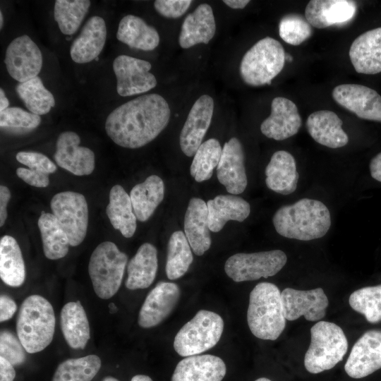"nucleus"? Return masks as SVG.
<instances>
[{"label":"nucleus","instance_id":"1","mask_svg":"<svg viewBox=\"0 0 381 381\" xmlns=\"http://www.w3.org/2000/svg\"><path fill=\"white\" fill-rule=\"evenodd\" d=\"M171 110L159 94H146L114 109L107 116L105 131L116 145L141 147L155 139L169 123Z\"/></svg>","mask_w":381,"mask_h":381},{"label":"nucleus","instance_id":"2","mask_svg":"<svg viewBox=\"0 0 381 381\" xmlns=\"http://www.w3.org/2000/svg\"><path fill=\"white\" fill-rule=\"evenodd\" d=\"M272 223L283 237L311 241L326 235L332 219L328 207L322 202L305 198L279 207L272 217Z\"/></svg>","mask_w":381,"mask_h":381},{"label":"nucleus","instance_id":"3","mask_svg":"<svg viewBox=\"0 0 381 381\" xmlns=\"http://www.w3.org/2000/svg\"><path fill=\"white\" fill-rule=\"evenodd\" d=\"M281 292L270 282L258 284L251 291L247 322L252 334L264 340H275L286 326Z\"/></svg>","mask_w":381,"mask_h":381},{"label":"nucleus","instance_id":"4","mask_svg":"<svg viewBox=\"0 0 381 381\" xmlns=\"http://www.w3.org/2000/svg\"><path fill=\"white\" fill-rule=\"evenodd\" d=\"M55 315L52 304L34 294L23 301L16 321V332L26 352L35 353L52 342L55 330Z\"/></svg>","mask_w":381,"mask_h":381},{"label":"nucleus","instance_id":"5","mask_svg":"<svg viewBox=\"0 0 381 381\" xmlns=\"http://www.w3.org/2000/svg\"><path fill=\"white\" fill-rule=\"evenodd\" d=\"M348 350L343 329L327 321H319L310 329V343L304 356L308 372L317 374L334 368Z\"/></svg>","mask_w":381,"mask_h":381},{"label":"nucleus","instance_id":"6","mask_svg":"<svg viewBox=\"0 0 381 381\" xmlns=\"http://www.w3.org/2000/svg\"><path fill=\"white\" fill-rule=\"evenodd\" d=\"M285 55L279 41L270 37L261 39L241 59L239 72L242 80L250 86L270 84L284 68Z\"/></svg>","mask_w":381,"mask_h":381},{"label":"nucleus","instance_id":"7","mask_svg":"<svg viewBox=\"0 0 381 381\" xmlns=\"http://www.w3.org/2000/svg\"><path fill=\"white\" fill-rule=\"evenodd\" d=\"M128 256L111 241L99 244L93 250L88 272L93 289L98 297L109 299L119 289Z\"/></svg>","mask_w":381,"mask_h":381},{"label":"nucleus","instance_id":"8","mask_svg":"<svg viewBox=\"0 0 381 381\" xmlns=\"http://www.w3.org/2000/svg\"><path fill=\"white\" fill-rule=\"evenodd\" d=\"M223 330L224 320L219 315L200 310L177 332L174 350L181 356L198 355L214 347Z\"/></svg>","mask_w":381,"mask_h":381},{"label":"nucleus","instance_id":"9","mask_svg":"<svg viewBox=\"0 0 381 381\" xmlns=\"http://www.w3.org/2000/svg\"><path fill=\"white\" fill-rule=\"evenodd\" d=\"M286 262V253L280 250L239 253L227 259L224 271L236 282L254 281L275 275Z\"/></svg>","mask_w":381,"mask_h":381},{"label":"nucleus","instance_id":"10","mask_svg":"<svg viewBox=\"0 0 381 381\" xmlns=\"http://www.w3.org/2000/svg\"><path fill=\"white\" fill-rule=\"evenodd\" d=\"M50 207L66 234L70 245H80L85 238L88 225V207L85 196L73 191L60 192L52 197Z\"/></svg>","mask_w":381,"mask_h":381},{"label":"nucleus","instance_id":"11","mask_svg":"<svg viewBox=\"0 0 381 381\" xmlns=\"http://www.w3.org/2000/svg\"><path fill=\"white\" fill-rule=\"evenodd\" d=\"M151 68L147 61L124 54L118 56L113 62L118 94L122 97L132 96L155 87L157 82L150 72Z\"/></svg>","mask_w":381,"mask_h":381},{"label":"nucleus","instance_id":"12","mask_svg":"<svg viewBox=\"0 0 381 381\" xmlns=\"http://www.w3.org/2000/svg\"><path fill=\"white\" fill-rule=\"evenodd\" d=\"M4 63L9 75L19 83L37 77L42 67L38 46L26 35L15 38L7 47Z\"/></svg>","mask_w":381,"mask_h":381},{"label":"nucleus","instance_id":"13","mask_svg":"<svg viewBox=\"0 0 381 381\" xmlns=\"http://www.w3.org/2000/svg\"><path fill=\"white\" fill-rule=\"evenodd\" d=\"M286 320L293 321L303 316L308 321L322 319L328 306V298L322 288L307 291L286 288L281 292Z\"/></svg>","mask_w":381,"mask_h":381},{"label":"nucleus","instance_id":"14","mask_svg":"<svg viewBox=\"0 0 381 381\" xmlns=\"http://www.w3.org/2000/svg\"><path fill=\"white\" fill-rule=\"evenodd\" d=\"M380 368L381 330H368L353 344L344 370L349 377L359 379Z\"/></svg>","mask_w":381,"mask_h":381},{"label":"nucleus","instance_id":"15","mask_svg":"<svg viewBox=\"0 0 381 381\" xmlns=\"http://www.w3.org/2000/svg\"><path fill=\"white\" fill-rule=\"evenodd\" d=\"M334 99L358 118L381 122V96L373 89L358 84H342L332 91Z\"/></svg>","mask_w":381,"mask_h":381},{"label":"nucleus","instance_id":"16","mask_svg":"<svg viewBox=\"0 0 381 381\" xmlns=\"http://www.w3.org/2000/svg\"><path fill=\"white\" fill-rule=\"evenodd\" d=\"M214 111V100L208 95H201L193 104L179 136L182 152L188 157L194 156L202 144Z\"/></svg>","mask_w":381,"mask_h":381},{"label":"nucleus","instance_id":"17","mask_svg":"<svg viewBox=\"0 0 381 381\" xmlns=\"http://www.w3.org/2000/svg\"><path fill=\"white\" fill-rule=\"evenodd\" d=\"M180 297V289L173 282H160L147 294L140 308L138 322L143 328L155 327L173 311Z\"/></svg>","mask_w":381,"mask_h":381},{"label":"nucleus","instance_id":"18","mask_svg":"<svg viewBox=\"0 0 381 381\" xmlns=\"http://www.w3.org/2000/svg\"><path fill=\"white\" fill-rule=\"evenodd\" d=\"M80 143L76 133H61L56 140L54 159L58 166L74 175H89L95 169V154L90 149L80 146Z\"/></svg>","mask_w":381,"mask_h":381},{"label":"nucleus","instance_id":"19","mask_svg":"<svg viewBox=\"0 0 381 381\" xmlns=\"http://www.w3.org/2000/svg\"><path fill=\"white\" fill-rule=\"evenodd\" d=\"M244 157L243 148L238 138H231L225 143L217 167V176L232 195L242 193L248 184Z\"/></svg>","mask_w":381,"mask_h":381},{"label":"nucleus","instance_id":"20","mask_svg":"<svg viewBox=\"0 0 381 381\" xmlns=\"http://www.w3.org/2000/svg\"><path fill=\"white\" fill-rule=\"evenodd\" d=\"M302 124L298 108L291 100L277 97L271 103V114L260 125L262 133L275 140L296 135Z\"/></svg>","mask_w":381,"mask_h":381},{"label":"nucleus","instance_id":"21","mask_svg":"<svg viewBox=\"0 0 381 381\" xmlns=\"http://www.w3.org/2000/svg\"><path fill=\"white\" fill-rule=\"evenodd\" d=\"M226 372L221 358L211 354L193 355L179 362L171 381H222Z\"/></svg>","mask_w":381,"mask_h":381},{"label":"nucleus","instance_id":"22","mask_svg":"<svg viewBox=\"0 0 381 381\" xmlns=\"http://www.w3.org/2000/svg\"><path fill=\"white\" fill-rule=\"evenodd\" d=\"M106 38L104 20L99 16L90 17L71 44L72 60L78 64H86L96 59L104 48Z\"/></svg>","mask_w":381,"mask_h":381},{"label":"nucleus","instance_id":"23","mask_svg":"<svg viewBox=\"0 0 381 381\" xmlns=\"http://www.w3.org/2000/svg\"><path fill=\"white\" fill-rule=\"evenodd\" d=\"M356 4L351 0H311L305 9V18L317 28L343 24L355 16Z\"/></svg>","mask_w":381,"mask_h":381},{"label":"nucleus","instance_id":"24","mask_svg":"<svg viewBox=\"0 0 381 381\" xmlns=\"http://www.w3.org/2000/svg\"><path fill=\"white\" fill-rule=\"evenodd\" d=\"M351 62L358 73L373 75L381 72V27L359 35L349 49Z\"/></svg>","mask_w":381,"mask_h":381},{"label":"nucleus","instance_id":"25","mask_svg":"<svg viewBox=\"0 0 381 381\" xmlns=\"http://www.w3.org/2000/svg\"><path fill=\"white\" fill-rule=\"evenodd\" d=\"M184 234L196 255H202L210 248L208 210L203 200L193 198L189 200L184 217Z\"/></svg>","mask_w":381,"mask_h":381},{"label":"nucleus","instance_id":"26","mask_svg":"<svg viewBox=\"0 0 381 381\" xmlns=\"http://www.w3.org/2000/svg\"><path fill=\"white\" fill-rule=\"evenodd\" d=\"M215 32L212 8L207 4H201L185 18L179 37V45L188 49L198 44H208Z\"/></svg>","mask_w":381,"mask_h":381},{"label":"nucleus","instance_id":"27","mask_svg":"<svg viewBox=\"0 0 381 381\" xmlns=\"http://www.w3.org/2000/svg\"><path fill=\"white\" fill-rule=\"evenodd\" d=\"M343 122L334 112L329 110L316 111L306 120L309 135L318 143L332 149L345 146L349 136L342 129Z\"/></svg>","mask_w":381,"mask_h":381},{"label":"nucleus","instance_id":"28","mask_svg":"<svg viewBox=\"0 0 381 381\" xmlns=\"http://www.w3.org/2000/svg\"><path fill=\"white\" fill-rule=\"evenodd\" d=\"M265 183L271 190L287 195L297 188L299 174L294 156L287 151L275 152L267 165Z\"/></svg>","mask_w":381,"mask_h":381},{"label":"nucleus","instance_id":"29","mask_svg":"<svg viewBox=\"0 0 381 381\" xmlns=\"http://www.w3.org/2000/svg\"><path fill=\"white\" fill-rule=\"evenodd\" d=\"M210 230L220 231L229 220L243 222L250 213V204L235 195H219L207 202Z\"/></svg>","mask_w":381,"mask_h":381},{"label":"nucleus","instance_id":"30","mask_svg":"<svg viewBox=\"0 0 381 381\" xmlns=\"http://www.w3.org/2000/svg\"><path fill=\"white\" fill-rule=\"evenodd\" d=\"M157 267L156 248L150 243L142 244L128 263L126 287L130 290L149 287L155 279Z\"/></svg>","mask_w":381,"mask_h":381},{"label":"nucleus","instance_id":"31","mask_svg":"<svg viewBox=\"0 0 381 381\" xmlns=\"http://www.w3.org/2000/svg\"><path fill=\"white\" fill-rule=\"evenodd\" d=\"M60 325L64 337L70 347L83 349L90 338L86 313L79 301L64 306L60 314Z\"/></svg>","mask_w":381,"mask_h":381},{"label":"nucleus","instance_id":"32","mask_svg":"<svg viewBox=\"0 0 381 381\" xmlns=\"http://www.w3.org/2000/svg\"><path fill=\"white\" fill-rule=\"evenodd\" d=\"M116 38L131 48L143 51L154 50L160 41L159 33L154 27L131 14L120 20Z\"/></svg>","mask_w":381,"mask_h":381},{"label":"nucleus","instance_id":"33","mask_svg":"<svg viewBox=\"0 0 381 381\" xmlns=\"http://www.w3.org/2000/svg\"><path fill=\"white\" fill-rule=\"evenodd\" d=\"M164 195V182L157 175H151L144 182L136 184L131 190L130 198L137 219L140 222L149 219Z\"/></svg>","mask_w":381,"mask_h":381},{"label":"nucleus","instance_id":"34","mask_svg":"<svg viewBox=\"0 0 381 381\" xmlns=\"http://www.w3.org/2000/svg\"><path fill=\"white\" fill-rule=\"evenodd\" d=\"M106 213L113 227L124 237L133 236L137 227V218L130 195L121 186L116 184L110 190Z\"/></svg>","mask_w":381,"mask_h":381},{"label":"nucleus","instance_id":"35","mask_svg":"<svg viewBox=\"0 0 381 381\" xmlns=\"http://www.w3.org/2000/svg\"><path fill=\"white\" fill-rule=\"evenodd\" d=\"M0 277L12 287L21 286L25 279V267L20 246L11 236L0 241Z\"/></svg>","mask_w":381,"mask_h":381},{"label":"nucleus","instance_id":"36","mask_svg":"<svg viewBox=\"0 0 381 381\" xmlns=\"http://www.w3.org/2000/svg\"><path fill=\"white\" fill-rule=\"evenodd\" d=\"M41 234L43 252L50 260L61 259L66 255L69 239L52 213L42 212L37 221Z\"/></svg>","mask_w":381,"mask_h":381},{"label":"nucleus","instance_id":"37","mask_svg":"<svg viewBox=\"0 0 381 381\" xmlns=\"http://www.w3.org/2000/svg\"><path fill=\"white\" fill-rule=\"evenodd\" d=\"M193 260L190 246L182 231H176L170 236L167 246L165 266L169 279L181 277L188 270Z\"/></svg>","mask_w":381,"mask_h":381},{"label":"nucleus","instance_id":"38","mask_svg":"<svg viewBox=\"0 0 381 381\" xmlns=\"http://www.w3.org/2000/svg\"><path fill=\"white\" fill-rule=\"evenodd\" d=\"M101 364L99 356L94 354L67 359L58 365L52 381H91Z\"/></svg>","mask_w":381,"mask_h":381},{"label":"nucleus","instance_id":"39","mask_svg":"<svg viewBox=\"0 0 381 381\" xmlns=\"http://www.w3.org/2000/svg\"><path fill=\"white\" fill-rule=\"evenodd\" d=\"M16 90L30 112L41 116L49 113L55 105L50 91L43 85L40 77L18 83Z\"/></svg>","mask_w":381,"mask_h":381},{"label":"nucleus","instance_id":"40","mask_svg":"<svg viewBox=\"0 0 381 381\" xmlns=\"http://www.w3.org/2000/svg\"><path fill=\"white\" fill-rule=\"evenodd\" d=\"M90 6L89 0H56L54 18L64 35L74 34L81 25Z\"/></svg>","mask_w":381,"mask_h":381},{"label":"nucleus","instance_id":"41","mask_svg":"<svg viewBox=\"0 0 381 381\" xmlns=\"http://www.w3.org/2000/svg\"><path fill=\"white\" fill-rule=\"evenodd\" d=\"M222 148L215 138L202 143L194 155L190 167V174L197 182H202L211 178L213 171L218 166Z\"/></svg>","mask_w":381,"mask_h":381},{"label":"nucleus","instance_id":"42","mask_svg":"<svg viewBox=\"0 0 381 381\" xmlns=\"http://www.w3.org/2000/svg\"><path fill=\"white\" fill-rule=\"evenodd\" d=\"M349 303L355 311L363 315L368 322L381 321V284L356 290L350 295Z\"/></svg>","mask_w":381,"mask_h":381},{"label":"nucleus","instance_id":"43","mask_svg":"<svg viewBox=\"0 0 381 381\" xmlns=\"http://www.w3.org/2000/svg\"><path fill=\"white\" fill-rule=\"evenodd\" d=\"M279 34L285 42L296 46L310 37L312 28L302 16L290 13L281 19L279 24Z\"/></svg>","mask_w":381,"mask_h":381},{"label":"nucleus","instance_id":"44","mask_svg":"<svg viewBox=\"0 0 381 381\" xmlns=\"http://www.w3.org/2000/svg\"><path fill=\"white\" fill-rule=\"evenodd\" d=\"M41 117L20 107H8L0 113V126L11 129L33 130L39 126Z\"/></svg>","mask_w":381,"mask_h":381},{"label":"nucleus","instance_id":"45","mask_svg":"<svg viewBox=\"0 0 381 381\" xmlns=\"http://www.w3.org/2000/svg\"><path fill=\"white\" fill-rule=\"evenodd\" d=\"M25 349L18 337L11 332L4 330L0 334V357L9 361L13 366L23 363L26 356Z\"/></svg>","mask_w":381,"mask_h":381},{"label":"nucleus","instance_id":"46","mask_svg":"<svg viewBox=\"0 0 381 381\" xmlns=\"http://www.w3.org/2000/svg\"><path fill=\"white\" fill-rule=\"evenodd\" d=\"M16 160L28 169L47 174L54 173L56 166L46 155L37 152L21 151L16 154Z\"/></svg>","mask_w":381,"mask_h":381},{"label":"nucleus","instance_id":"47","mask_svg":"<svg viewBox=\"0 0 381 381\" xmlns=\"http://www.w3.org/2000/svg\"><path fill=\"white\" fill-rule=\"evenodd\" d=\"M190 0H157L154 2L156 11L169 18H177L183 16L190 7Z\"/></svg>","mask_w":381,"mask_h":381},{"label":"nucleus","instance_id":"48","mask_svg":"<svg viewBox=\"0 0 381 381\" xmlns=\"http://www.w3.org/2000/svg\"><path fill=\"white\" fill-rule=\"evenodd\" d=\"M16 174L20 179L32 186L45 188L49 183V174L46 173L19 167L16 169Z\"/></svg>","mask_w":381,"mask_h":381},{"label":"nucleus","instance_id":"49","mask_svg":"<svg viewBox=\"0 0 381 381\" xmlns=\"http://www.w3.org/2000/svg\"><path fill=\"white\" fill-rule=\"evenodd\" d=\"M17 310L16 302L8 296L2 294L0 296V321L10 320Z\"/></svg>","mask_w":381,"mask_h":381},{"label":"nucleus","instance_id":"50","mask_svg":"<svg viewBox=\"0 0 381 381\" xmlns=\"http://www.w3.org/2000/svg\"><path fill=\"white\" fill-rule=\"evenodd\" d=\"M11 198L9 189L3 185L0 186V226H2L7 218V204Z\"/></svg>","mask_w":381,"mask_h":381},{"label":"nucleus","instance_id":"51","mask_svg":"<svg viewBox=\"0 0 381 381\" xmlns=\"http://www.w3.org/2000/svg\"><path fill=\"white\" fill-rule=\"evenodd\" d=\"M15 377L13 365L3 357H0V381H13Z\"/></svg>","mask_w":381,"mask_h":381},{"label":"nucleus","instance_id":"52","mask_svg":"<svg viewBox=\"0 0 381 381\" xmlns=\"http://www.w3.org/2000/svg\"><path fill=\"white\" fill-rule=\"evenodd\" d=\"M369 169L371 176L381 182V152L371 159Z\"/></svg>","mask_w":381,"mask_h":381},{"label":"nucleus","instance_id":"53","mask_svg":"<svg viewBox=\"0 0 381 381\" xmlns=\"http://www.w3.org/2000/svg\"><path fill=\"white\" fill-rule=\"evenodd\" d=\"M223 2L234 9H242L250 2L248 0H224Z\"/></svg>","mask_w":381,"mask_h":381},{"label":"nucleus","instance_id":"54","mask_svg":"<svg viewBox=\"0 0 381 381\" xmlns=\"http://www.w3.org/2000/svg\"><path fill=\"white\" fill-rule=\"evenodd\" d=\"M9 102L2 88L0 89V113L8 108Z\"/></svg>","mask_w":381,"mask_h":381},{"label":"nucleus","instance_id":"55","mask_svg":"<svg viewBox=\"0 0 381 381\" xmlns=\"http://www.w3.org/2000/svg\"><path fill=\"white\" fill-rule=\"evenodd\" d=\"M131 381H153L151 377L145 375H136L131 378Z\"/></svg>","mask_w":381,"mask_h":381},{"label":"nucleus","instance_id":"56","mask_svg":"<svg viewBox=\"0 0 381 381\" xmlns=\"http://www.w3.org/2000/svg\"><path fill=\"white\" fill-rule=\"evenodd\" d=\"M108 306L111 314L116 313L118 311V308L114 303H109Z\"/></svg>","mask_w":381,"mask_h":381},{"label":"nucleus","instance_id":"57","mask_svg":"<svg viewBox=\"0 0 381 381\" xmlns=\"http://www.w3.org/2000/svg\"><path fill=\"white\" fill-rule=\"evenodd\" d=\"M102 381H119L116 378L111 377V376H107L105 377Z\"/></svg>","mask_w":381,"mask_h":381},{"label":"nucleus","instance_id":"58","mask_svg":"<svg viewBox=\"0 0 381 381\" xmlns=\"http://www.w3.org/2000/svg\"><path fill=\"white\" fill-rule=\"evenodd\" d=\"M4 25V16L1 11H0V28L1 29Z\"/></svg>","mask_w":381,"mask_h":381},{"label":"nucleus","instance_id":"59","mask_svg":"<svg viewBox=\"0 0 381 381\" xmlns=\"http://www.w3.org/2000/svg\"><path fill=\"white\" fill-rule=\"evenodd\" d=\"M292 59H293V58L290 54H287L285 55V60H286L287 61L291 62L292 61Z\"/></svg>","mask_w":381,"mask_h":381},{"label":"nucleus","instance_id":"60","mask_svg":"<svg viewBox=\"0 0 381 381\" xmlns=\"http://www.w3.org/2000/svg\"><path fill=\"white\" fill-rule=\"evenodd\" d=\"M255 381H272V380H270V379H268L267 377H260V378L255 380Z\"/></svg>","mask_w":381,"mask_h":381}]
</instances>
